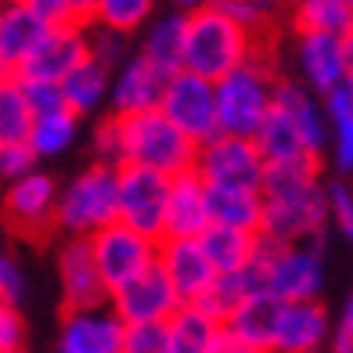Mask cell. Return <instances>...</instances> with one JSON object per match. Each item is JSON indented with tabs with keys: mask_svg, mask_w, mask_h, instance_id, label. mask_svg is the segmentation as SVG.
Returning <instances> with one entry per match:
<instances>
[{
	"mask_svg": "<svg viewBox=\"0 0 353 353\" xmlns=\"http://www.w3.org/2000/svg\"><path fill=\"white\" fill-rule=\"evenodd\" d=\"M285 72L278 69L270 43L260 40L256 54L242 69L223 76L216 83V108H220V134L234 137H256L263 119L274 108V87Z\"/></svg>",
	"mask_w": 353,
	"mask_h": 353,
	"instance_id": "1",
	"label": "cell"
},
{
	"mask_svg": "<svg viewBox=\"0 0 353 353\" xmlns=\"http://www.w3.org/2000/svg\"><path fill=\"white\" fill-rule=\"evenodd\" d=\"M260 37H252L245 26H238L228 11L205 8L188 14V40H184V72L220 83L223 76L242 69L256 54Z\"/></svg>",
	"mask_w": 353,
	"mask_h": 353,
	"instance_id": "2",
	"label": "cell"
},
{
	"mask_svg": "<svg viewBox=\"0 0 353 353\" xmlns=\"http://www.w3.org/2000/svg\"><path fill=\"white\" fill-rule=\"evenodd\" d=\"M202 144L191 141L163 108L123 116V166L155 170L163 176L191 173Z\"/></svg>",
	"mask_w": 353,
	"mask_h": 353,
	"instance_id": "3",
	"label": "cell"
},
{
	"mask_svg": "<svg viewBox=\"0 0 353 353\" xmlns=\"http://www.w3.org/2000/svg\"><path fill=\"white\" fill-rule=\"evenodd\" d=\"M116 220H119V170L90 163L69 184H61L58 199L61 238H90Z\"/></svg>",
	"mask_w": 353,
	"mask_h": 353,
	"instance_id": "4",
	"label": "cell"
},
{
	"mask_svg": "<svg viewBox=\"0 0 353 353\" xmlns=\"http://www.w3.org/2000/svg\"><path fill=\"white\" fill-rule=\"evenodd\" d=\"M263 228L260 238L270 245H328V181L285 191V195H263Z\"/></svg>",
	"mask_w": 353,
	"mask_h": 353,
	"instance_id": "5",
	"label": "cell"
},
{
	"mask_svg": "<svg viewBox=\"0 0 353 353\" xmlns=\"http://www.w3.org/2000/svg\"><path fill=\"white\" fill-rule=\"evenodd\" d=\"M58 199L61 188L47 170H37L22 176V181H11L4 191V220L8 231L22 242L33 245H47L58 231Z\"/></svg>",
	"mask_w": 353,
	"mask_h": 353,
	"instance_id": "6",
	"label": "cell"
},
{
	"mask_svg": "<svg viewBox=\"0 0 353 353\" xmlns=\"http://www.w3.org/2000/svg\"><path fill=\"white\" fill-rule=\"evenodd\" d=\"M325 249L328 245H260L267 292L281 303L321 299L325 288Z\"/></svg>",
	"mask_w": 353,
	"mask_h": 353,
	"instance_id": "7",
	"label": "cell"
},
{
	"mask_svg": "<svg viewBox=\"0 0 353 353\" xmlns=\"http://www.w3.org/2000/svg\"><path fill=\"white\" fill-rule=\"evenodd\" d=\"M90 249H94V263L101 270L108 296H116L123 285H130L148 267L159 263V242L134 228H126L123 220L108 223L98 234H90Z\"/></svg>",
	"mask_w": 353,
	"mask_h": 353,
	"instance_id": "8",
	"label": "cell"
},
{
	"mask_svg": "<svg viewBox=\"0 0 353 353\" xmlns=\"http://www.w3.org/2000/svg\"><path fill=\"white\" fill-rule=\"evenodd\" d=\"M195 173L210 188H260L267 176V159L260 152L256 137H234L216 134L210 144L199 148Z\"/></svg>",
	"mask_w": 353,
	"mask_h": 353,
	"instance_id": "9",
	"label": "cell"
},
{
	"mask_svg": "<svg viewBox=\"0 0 353 353\" xmlns=\"http://www.w3.org/2000/svg\"><path fill=\"white\" fill-rule=\"evenodd\" d=\"M159 108L195 144H210L220 134V108H216V83L213 79H202V76L184 72V69L173 72Z\"/></svg>",
	"mask_w": 353,
	"mask_h": 353,
	"instance_id": "10",
	"label": "cell"
},
{
	"mask_svg": "<svg viewBox=\"0 0 353 353\" xmlns=\"http://www.w3.org/2000/svg\"><path fill=\"white\" fill-rule=\"evenodd\" d=\"M170 184H173V176H163L155 170L123 166L119 170V220L126 228L163 242Z\"/></svg>",
	"mask_w": 353,
	"mask_h": 353,
	"instance_id": "11",
	"label": "cell"
},
{
	"mask_svg": "<svg viewBox=\"0 0 353 353\" xmlns=\"http://www.w3.org/2000/svg\"><path fill=\"white\" fill-rule=\"evenodd\" d=\"M58 285H61V314L108 307V288L94 263L90 238H61L58 245Z\"/></svg>",
	"mask_w": 353,
	"mask_h": 353,
	"instance_id": "12",
	"label": "cell"
},
{
	"mask_svg": "<svg viewBox=\"0 0 353 353\" xmlns=\"http://www.w3.org/2000/svg\"><path fill=\"white\" fill-rule=\"evenodd\" d=\"M292 65H296V79L307 83L317 98H328L335 87H343L350 79L343 37H332V33H296Z\"/></svg>",
	"mask_w": 353,
	"mask_h": 353,
	"instance_id": "13",
	"label": "cell"
},
{
	"mask_svg": "<svg viewBox=\"0 0 353 353\" xmlns=\"http://www.w3.org/2000/svg\"><path fill=\"white\" fill-rule=\"evenodd\" d=\"M90 58V26H54L37 47V54L14 72L19 79H40V83H61L72 69H79Z\"/></svg>",
	"mask_w": 353,
	"mask_h": 353,
	"instance_id": "14",
	"label": "cell"
},
{
	"mask_svg": "<svg viewBox=\"0 0 353 353\" xmlns=\"http://www.w3.org/2000/svg\"><path fill=\"white\" fill-rule=\"evenodd\" d=\"M108 307L116 310L126 325H152V321H170L176 310L184 307L176 296L173 281L166 278L163 267H148L141 278H134L130 285H123L116 296L108 299Z\"/></svg>",
	"mask_w": 353,
	"mask_h": 353,
	"instance_id": "15",
	"label": "cell"
},
{
	"mask_svg": "<svg viewBox=\"0 0 353 353\" xmlns=\"http://www.w3.org/2000/svg\"><path fill=\"white\" fill-rule=\"evenodd\" d=\"M126 321L112 307L61 314L58 353H123Z\"/></svg>",
	"mask_w": 353,
	"mask_h": 353,
	"instance_id": "16",
	"label": "cell"
},
{
	"mask_svg": "<svg viewBox=\"0 0 353 353\" xmlns=\"http://www.w3.org/2000/svg\"><path fill=\"white\" fill-rule=\"evenodd\" d=\"M159 267L173 281L181 303H199L220 278L199 238H166V242H159Z\"/></svg>",
	"mask_w": 353,
	"mask_h": 353,
	"instance_id": "17",
	"label": "cell"
},
{
	"mask_svg": "<svg viewBox=\"0 0 353 353\" xmlns=\"http://www.w3.org/2000/svg\"><path fill=\"white\" fill-rule=\"evenodd\" d=\"M170 87V72L159 69L152 58H144L141 51H134V58L126 65L116 69L112 79V105L108 112L116 116H134V112H152L163 105V94Z\"/></svg>",
	"mask_w": 353,
	"mask_h": 353,
	"instance_id": "18",
	"label": "cell"
},
{
	"mask_svg": "<svg viewBox=\"0 0 353 353\" xmlns=\"http://www.w3.org/2000/svg\"><path fill=\"white\" fill-rule=\"evenodd\" d=\"M213 228V213H210V184L191 170L173 176L170 184V202H166V238H202Z\"/></svg>",
	"mask_w": 353,
	"mask_h": 353,
	"instance_id": "19",
	"label": "cell"
},
{
	"mask_svg": "<svg viewBox=\"0 0 353 353\" xmlns=\"http://www.w3.org/2000/svg\"><path fill=\"white\" fill-rule=\"evenodd\" d=\"M332 321L335 317H328V307L321 299L285 303L274 335V353H325L332 339Z\"/></svg>",
	"mask_w": 353,
	"mask_h": 353,
	"instance_id": "20",
	"label": "cell"
},
{
	"mask_svg": "<svg viewBox=\"0 0 353 353\" xmlns=\"http://www.w3.org/2000/svg\"><path fill=\"white\" fill-rule=\"evenodd\" d=\"M274 105L285 108L288 116L296 119V126L303 130L307 137L310 152L321 155L328 163V148H332V126H328V112H325V98H317V94L299 83L296 76H281L278 87H274Z\"/></svg>",
	"mask_w": 353,
	"mask_h": 353,
	"instance_id": "21",
	"label": "cell"
},
{
	"mask_svg": "<svg viewBox=\"0 0 353 353\" xmlns=\"http://www.w3.org/2000/svg\"><path fill=\"white\" fill-rule=\"evenodd\" d=\"M47 33H51V26L40 14H33L19 0H8V8L0 11V72L4 76L19 72L37 54Z\"/></svg>",
	"mask_w": 353,
	"mask_h": 353,
	"instance_id": "22",
	"label": "cell"
},
{
	"mask_svg": "<svg viewBox=\"0 0 353 353\" xmlns=\"http://www.w3.org/2000/svg\"><path fill=\"white\" fill-rule=\"evenodd\" d=\"M184 40H188V14L170 8L144 26V33L137 40V51L173 76V72L184 69Z\"/></svg>",
	"mask_w": 353,
	"mask_h": 353,
	"instance_id": "23",
	"label": "cell"
},
{
	"mask_svg": "<svg viewBox=\"0 0 353 353\" xmlns=\"http://www.w3.org/2000/svg\"><path fill=\"white\" fill-rule=\"evenodd\" d=\"M112 72L108 65H101L98 58H87L79 69H72L61 79V94H65V105L76 112L79 119L87 116H105V105H112Z\"/></svg>",
	"mask_w": 353,
	"mask_h": 353,
	"instance_id": "24",
	"label": "cell"
},
{
	"mask_svg": "<svg viewBox=\"0 0 353 353\" xmlns=\"http://www.w3.org/2000/svg\"><path fill=\"white\" fill-rule=\"evenodd\" d=\"M170 350L173 353H216L228 325L220 317L205 314L195 303H184L170 321Z\"/></svg>",
	"mask_w": 353,
	"mask_h": 353,
	"instance_id": "25",
	"label": "cell"
},
{
	"mask_svg": "<svg viewBox=\"0 0 353 353\" xmlns=\"http://www.w3.org/2000/svg\"><path fill=\"white\" fill-rule=\"evenodd\" d=\"M205 256L213 260L216 274H242V270L260 256L263 238L256 231H238V228H223V223H213L202 238Z\"/></svg>",
	"mask_w": 353,
	"mask_h": 353,
	"instance_id": "26",
	"label": "cell"
},
{
	"mask_svg": "<svg viewBox=\"0 0 353 353\" xmlns=\"http://www.w3.org/2000/svg\"><path fill=\"white\" fill-rule=\"evenodd\" d=\"M281 307L285 303L270 292H256L249 296L242 307L228 317V332L242 335L245 343L260 346L267 353H274V335H278V321H281Z\"/></svg>",
	"mask_w": 353,
	"mask_h": 353,
	"instance_id": "27",
	"label": "cell"
},
{
	"mask_svg": "<svg viewBox=\"0 0 353 353\" xmlns=\"http://www.w3.org/2000/svg\"><path fill=\"white\" fill-rule=\"evenodd\" d=\"M328 126H332V148H328V166L335 176L353 181V79L335 87L325 98Z\"/></svg>",
	"mask_w": 353,
	"mask_h": 353,
	"instance_id": "28",
	"label": "cell"
},
{
	"mask_svg": "<svg viewBox=\"0 0 353 353\" xmlns=\"http://www.w3.org/2000/svg\"><path fill=\"white\" fill-rule=\"evenodd\" d=\"M256 144H260L267 166L270 163H299V159H321V155L310 152V144L296 126V119L278 105L270 108V116L263 119L260 130H256Z\"/></svg>",
	"mask_w": 353,
	"mask_h": 353,
	"instance_id": "29",
	"label": "cell"
},
{
	"mask_svg": "<svg viewBox=\"0 0 353 353\" xmlns=\"http://www.w3.org/2000/svg\"><path fill=\"white\" fill-rule=\"evenodd\" d=\"M263 210H267V199H263L260 188H210V213H213V223L260 234V228H263Z\"/></svg>",
	"mask_w": 353,
	"mask_h": 353,
	"instance_id": "30",
	"label": "cell"
},
{
	"mask_svg": "<svg viewBox=\"0 0 353 353\" xmlns=\"http://www.w3.org/2000/svg\"><path fill=\"white\" fill-rule=\"evenodd\" d=\"M288 22H292V33L346 37L353 29V8L350 0H292Z\"/></svg>",
	"mask_w": 353,
	"mask_h": 353,
	"instance_id": "31",
	"label": "cell"
},
{
	"mask_svg": "<svg viewBox=\"0 0 353 353\" xmlns=\"http://www.w3.org/2000/svg\"><path fill=\"white\" fill-rule=\"evenodd\" d=\"M76 134H79V116L72 108H58V112H47V116H37L33 134H29V148L40 159H54L72 148Z\"/></svg>",
	"mask_w": 353,
	"mask_h": 353,
	"instance_id": "32",
	"label": "cell"
},
{
	"mask_svg": "<svg viewBox=\"0 0 353 353\" xmlns=\"http://www.w3.org/2000/svg\"><path fill=\"white\" fill-rule=\"evenodd\" d=\"M33 123L37 112L26 101L19 79L4 76V83H0V144H29Z\"/></svg>",
	"mask_w": 353,
	"mask_h": 353,
	"instance_id": "33",
	"label": "cell"
},
{
	"mask_svg": "<svg viewBox=\"0 0 353 353\" xmlns=\"http://www.w3.org/2000/svg\"><path fill=\"white\" fill-rule=\"evenodd\" d=\"M155 4L159 0H98V14L90 26H105L116 33H144V26L155 19Z\"/></svg>",
	"mask_w": 353,
	"mask_h": 353,
	"instance_id": "34",
	"label": "cell"
},
{
	"mask_svg": "<svg viewBox=\"0 0 353 353\" xmlns=\"http://www.w3.org/2000/svg\"><path fill=\"white\" fill-rule=\"evenodd\" d=\"M90 155H94V163H101V166L123 170V116H116V112H105V116L94 119Z\"/></svg>",
	"mask_w": 353,
	"mask_h": 353,
	"instance_id": "35",
	"label": "cell"
},
{
	"mask_svg": "<svg viewBox=\"0 0 353 353\" xmlns=\"http://www.w3.org/2000/svg\"><path fill=\"white\" fill-rule=\"evenodd\" d=\"M220 11H228L252 37L270 40V22L278 14V0H220Z\"/></svg>",
	"mask_w": 353,
	"mask_h": 353,
	"instance_id": "36",
	"label": "cell"
},
{
	"mask_svg": "<svg viewBox=\"0 0 353 353\" xmlns=\"http://www.w3.org/2000/svg\"><path fill=\"white\" fill-rule=\"evenodd\" d=\"M134 37L116 33V29H105V26H90V58H98L101 65H108L116 72L119 65L134 58Z\"/></svg>",
	"mask_w": 353,
	"mask_h": 353,
	"instance_id": "37",
	"label": "cell"
},
{
	"mask_svg": "<svg viewBox=\"0 0 353 353\" xmlns=\"http://www.w3.org/2000/svg\"><path fill=\"white\" fill-rule=\"evenodd\" d=\"M123 353H173L170 350V325L152 321V325H126Z\"/></svg>",
	"mask_w": 353,
	"mask_h": 353,
	"instance_id": "38",
	"label": "cell"
},
{
	"mask_svg": "<svg viewBox=\"0 0 353 353\" xmlns=\"http://www.w3.org/2000/svg\"><path fill=\"white\" fill-rule=\"evenodd\" d=\"M328 205H332L335 231L353 245V181H346V176H332L328 181Z\"/></svg>",
	"mask_w": 353,
	"mask_h": 353,
	"instance_id": "39",
	"label": "cell"
},
{
	"mask_svg": "<svg viewBox=\"0 0 353 353\" xmlns=\"http://www.w3.org/2000/svg\"><path fill=\"white\" fill-rule=\"evenodd\" d=\"M26 270L11 252L0 256V307H22L26 303Z\"/></svg>",
	"mask_w": 353,
	"mask_h": 353,
	"instance_id": "40",
	"label": "cell"
},
{
	"mask_svg": "<svg viewBox=\"0 0 353 353\" xmlns=\"http://www.w3.org/2000/svg\"><path fill=\"white\" fill-rule=\"evenodd\" d=\"M8 79H19V76H8ZM19 87L26 94V101L33 105L37 116H47V112H58V108H69L65 105V94H61V83H40V79H19Z\"/></svg>",
	"mask_w": 353,
	"mask_h": 353,
	"instance_id": "41",
	"label": "cell"
},
{
	"mask_svg": "<svg viewBox=\"0 0 353 353\" xmlns=\"http://www.w3.org/2000/svg\"><path fill=\"white\" fill-rule=\"evenodd\" d=\"M40 170V155L29 148V144H0V173L11 181H22V176Z\"/></svg>",
	"mask_w": 353,
	"mask_h": 353,
	"instance_id": "42",
	"label": "cell"
},
{
	"mask_svg": "<svg viewBox=\"0 0 353 353\" xmlns=\"http://www.w3.org/2000/svg\"><path fill=\"white\" fill-rule=\"evenodd\" d=\"M26 317L22 307H0V353H26Z\"/></svg>",
	"mask_w": 353,
	"mask_h": 353,
	"instance_id": "43",
	"label": "cell"
},
{
	"mask_svg": "<svg viewBox=\"0 0 353 353\" xmlns=\"http://www.w3.org/2000/svg\"><path fill=\"white\" fill-rule=\"evenodd\" d=\"M328 353H353V292L343 299L339 314H335V321H332Z\"/></svg>",
	"mask_w": 353,
	"mask_h": 353,
	"instance_id": "44",
	"label": "cell"
},
{
	"mask_svg": "<svg viewBox=\"0 0 353 353\" xmlns=\"http://www.w3.org/2000/svg\"><path fill=\"white\" fill-rule=\"evenodd\" d=\"M19 4H26L33 14H40V19L51 26V29H54V26H72V22H79L72 0H19Z\"/></svg>",
	"mask_w": 353,
	"mask_h": 353,
	"instance_id": "45",
	"label": "cell"
},
{
	"mask_svg": "<svg viewBox=\"0 0 353 353\" xmlns=\"http://www.w3.org/2000/svg\"><path fill=\"white\" fill-rule=\"evenodd\" d=\"M216 353H267V350L245 343L242 335H234V332H223V339H220V350H216Z\"/></svg>",
	"mask_w": 353,
	"mask_h": 353,
	"instance_id": "46",
	"label": "cell"
},
{
	"mask_svg": "<svg viewBox=\"0 0 353 353\" xmlns=\"http://www.w3.org/2000/svg\"><path fill=\"white\" fill-rule=\"evenodd\" d=\"M170 4L184 14H195V11H205V8H220V0H170Z\"/></svg>",
	"mask_w": 353,
	"mask_h": 353,
	"instance_id": "47",
	"label": "cell"
},
{
	"mask_svg": "<svg viewBox=\"0 0 353 353\" xmlns=\"http://www.w3.org/2000/svg\"><path fill=\"white\" fill-rule=\"evenodd\" d=\"M72 8H76V19L83 26H90L94 14H98V0H72Z\"/></svg>",
	"mask_w": 353,
	"mask_h": 353,
	"instance_id": "48",
	"label": "cell"
},
{
	"mask_svg": "<svg viewBox=\"0 0 353 353\" xmlns=\"http://www.w3.org/2000/svg\"><path fill=\"white\" fill-rule=\"evenodd\" d=\"M343 51H346V72H350V79H353V29L343 37Z\"/></svg>",
	"mask_w": 353,
	"mask_h": 353,
	"instance_id": "49",
	"label": "cell"
},
{
	"mask_svg": "<svg viewBox=\"0 0 353 353\" xmlns=\"http://www.w3.org/2000/svg\"><path fill=\"white\" fill-rule=\"evenodd\" d=\"M350 8H353V0H350Z\"/></svg>",
	"mask_w": 353,
	"mask_h": 353,
	"instance_id": "50",
	"label": "cell"
}]
</instances>
